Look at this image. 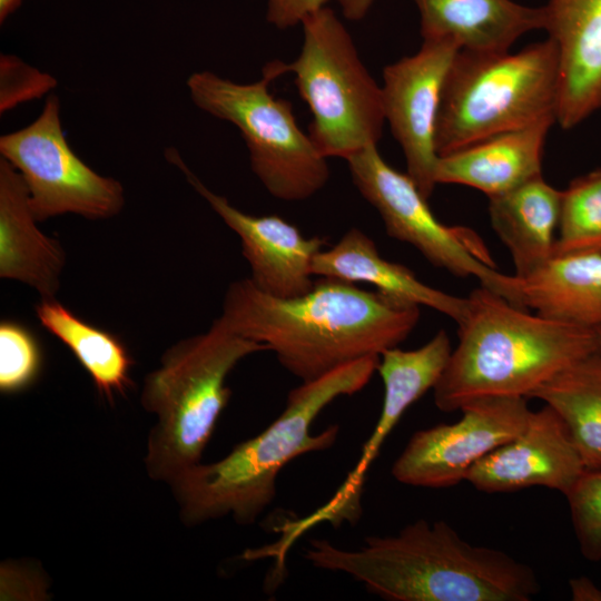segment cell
<instances>
[{
    "label": "cell",
    "instance_id": "cell-1",
    "mask_svg": "<svg viewBox=\"0 0 601 601\" xmlns=\"http://www.w3.org/2000/svg\"><path fill=\"white\" fill-rule=\"evenodd\" d=\"M220 318L274 352L292 375L309 382L396 347L415 328L420 306L328 277L315 280L304 295L279 298L245 278L228 286Z\"/></svg>",
    "mask_w": 601,
    "mask_h": 601
},
{
    "label": "cell",
    "instance_id": "cell-2",
    "mask_svg": "<svg viewBox=\"0 0 601 601\" xmlns=\"http://www.w3.org/2000/svg\"><path fill=\"white\" fill-rule=\"evenodd\" d=\"M304 556L388 601H529L540 591L530 565L471 544L445 521L420 519L397 534L367 536L356 550L314 539Z\"/></svg>",
    "mask_w": 601,
    "mask_h": 601
},
{
    "label": "cell",
    "instance_id": "cell-3",
    "mask_svg": "<svg viewBox=\"0 0 601 601\" xmlns=\"http://www.w3.org/2000/svg\"><path fill=\"white\" fill-rule=\"evenodd\" d=\"M378 362L380 355L366 356L302 382L264 431L235 445L223 459L200 462L176 477L169 486L181 522L196 526L231 516L239 525L253 524L275 500L277 476L290 461L334 445L338 425L314 434V421L337 397L364 388Z\"/></svg>",
    "mask_w": 601,
    "mask_h": 601
},
{
    "label": "cell",
    "instance_id": "cell-4",
    "mask_svg": "<svg viewBox=\"0 0 601 601\" xmlns=\"http://www.w3.org/2000/svg\"><path fill=\"white\" fill-rule=\"evenodd\" d=\"M457 324L459 342L433 388L442 412L491 396L529 398L540 385L597 352L591 327L550 318L483 287Z\"/></svg>",
    "mask_w": 601,
    "mask_h": 601
},
{
    "label": "cell",
    "instance_id": "cell-5",
    "mask_svg": "<svg viewBox=\"0 0 601 601\" xmlns=\"http://www.w3.org/2000/svg\"><path fill=\"white\" fill-rule=\"evenodd\" d=\"M266 346L233 332L216 318L207 332L170 346L144 380L140 402L156 416L144 459L147 475L170 484L201 462L231 391L228 374Z\"/></svg>",
    "mask_w": 601,
    "mask_h": 601
},
{
    "label": "cell",
    "instance_id": "cell-6",
    "mask_svg": "<svg viewBox=\"0 0 601 601\" xmlns=\"http://www.w3.org/2000/svg\"><path fill=\"white\" fill-rule=\"evenodd\" d=\"M558 98V50L550 38L515 53L460 49L442 91L437 154L542 120L556 121Z\"/></svg>",
    "mask_w": 601,
    "mask_h": 601
},
{
    "label": "cell",
    "instance_id": "cell-7",
    "mask_svg": "<svg viewBox=\"0 0 601 601\" xmlns=\"http://www.w3.org/2000/svg\"><path fill=\"white\" fill-rule=\"evenodd\" d=\"M303 45L283 72L294 73L313 120L308 135L326 157L348 159L377 145L385 124L382 88L337 14L325 7L303 22Z\"/></svg>",
    "mask_w": 601,
    "mask_h": 601
},
{
    "label": "cell",
    "instance_id": "cell-8",
    "mask_svg": "<svg viewBox=\"0 0 601 601\" xmlns=\"http://www.w3.org/2000/svg\"><path fill=\"white\" fill-rule=\"evenodd\" d=\"M283 75V61L274 60L252 83L234 82L205 70L191 73L187 88L199 109L240 131L252 170L266 190L277 199L299 201L327 184L329 167L308 132L298 126L292 104L269 91V83Z\"/></svg>",
    "mask_w": 601,
    "mask_h": 601
},
{
    "label": "cell",
    "instance_id": "cell-9",
    "mask_svg": "<svg viewBox=\"0 0 601 601\" xmlns=\"http://www.w3.org/2000/svg\"><path fill=\"white\" fill-rule=\"evenodd\" d=\"M359 194L377 210L386 234L416 248L433 266L480 285L523 308L515 275L496 269L487 249L470 228L441 223L410 175L385 161L377 145L346 159Z\"/></svg>",
    "mask_w": 601,
    "mask_h": 601
},
{
    "label": "cell",
    "instance_id": "cell-10",
    "mask_svg": "<svg viewBox=\"0 0 601 601\" xmlns=\"http://www.w3.org/2000/svg\"><path fill=\"white\" fill-rule=\"evenodd\" d=\"M0 154L21 175L38 223L63 214L106 219L125 205L121 184L92 170L69 146L56 95L35 121L1 136Z\"/></svg>",
    "mask_w": 601,
    "mask_h": 601
},
{
    "label": "cell",
    "instance_id": "cell-11",
    "mask_svg": "<svg viewBox=\"0 0 601 601\" xmlns=\"http://www.w3.org/2000/svg\"><path fill=\"white\" fill-rule=\"evenodd\" d=\"M528 398L491 396L461 407L452 424L415 432L392 466L393 477L406 485L443 489L465 481L472 466L518 436L531 414Z\"/></svg>",
    "mask_w": 601,
    "mask_h": 601
},
{
    "label": "cell",
    "instance_id": "cell-12",
    "mask_svg": "<svg viewBox=\"0 0 601 601\" xmlns=\"http://www.w3.org/2000/svg\"><path fill=\"white\" fill-rule=\"evenodd\" d=\"M459 50L452 41L425 39L416 53L383 70L385 122L403 150L406 173L426 198L437 185V117L444 82Z\"/></svg>",
    "mask_w": 601,
    "mask_h": 601
},
{
    "label": "cell",
    "instance_id": "cell-13",
    "mask_svg": "<svg viewBox=\"0 0 601 601\" xmlns=\"http://www.w3.org/2000/svg\"><path fill=\"white\" fill-rule=\"evenodd\" d=\"M167 158L239 236L243 255L252 270L249 279L259 290L279 298H292L313 288L312 263L326 239L305 237L295 225L277 215L253 216L239 210L227 198L207 188L175 149L167 151Z\"/></svg>",
    "mask_w": 601,
    "mask_h": 601
},
{
    "label": "cell",
    "instance_id": "cell-14",
    "mask_svg": "<svg viewBox=\"0 0 601 601\" xmlns=\"http://www.w3.org/2000/svg\"><path fill=\"white\" fill-rule=\"evenodd\" d=\"M584 470L565 423L545 404L531 411L518 436L476 462L465 481L486 493L544 486L565 496Z\"/></svg>",
    "mask_w": 601,
    "mask_h": 601
},
{
    "label": "cell",
    "instance_id": "cell-15",
    "mask_svg": "<svg viewBox=\"0 0 601 601\" xmlns=\"http://www.w3.org/2000/svg\"><path fill=\"white\" fill-rule=\"evenodd\" d=\"M544 28L556 47V122L571 129L601 109V0H548Z\"/></svg>",
    "mask_w": 601,
    "mask_h": 601
},
{
    "label": "cell",
    "instance_id": "cell-16",
    "mask_svg": "<svg viewBox=\"0 0 601 601\" xmlns=\"http://www.w3.org/2000/svg\"><path fill=\"white\" fill-rule=\"evenodd\" d=\"M27 186L6 159H0V277L53 299L60 286L66 254L59 240L37 226Z\"/></svg>",
    "mask_w": 601,
    "mask_h": 601
},
{
    "label": "cell",
    "instance_id": "cell-17",
    "mask_svg": "<svg viewBox=\"0 0 601 601\" xmlns=\"http://www.w3.org/2000/svg\"><path fill=\"white\" fill-rule=\"evenodd\" d=\"M554 122L542 120L439 156L436 184L469 186L490 198L541 176L544 142Z\"/></svg>",
    "mask_w": 601,
    "mask_h": 601
},
{
    "label": "cell",
    "instance_id": "cell-18",
    "mask_svg": "<svg viewBox=\"0 0 601 601\" xmlns=\"http://www.w3.org/2000/svg\"><path fill=\"white\" fill-rule=\"evenodd\" d=\"M425 39L449 40L460 49L508 51L523 35L544 28L543 7L513 0H413Z\"/></svg>",
    "mask_w": 601,
    "mask_h": 601
},
{
    "label": "cell",
    "instance_id": "cell-19",
    "mask_svg": "<svg viewBox=\"0 0 601 601\" xmlns=\"http://www.w3.org/2000/svg\"><path fill=\"white\" fill-rule=\"evenodd\" d=\"M312 273L352 284H371L378 292L437 311L456 324L462 322L469 309L467 297L431 287L407 267L386 260L372 238L355 227L347 230L334 246L315 255Z\"/></svg>",
    "mask_w": 601,
    "mask_h": 601
},
{
    "label": "cell",
    "instance_id": "cell-20",
    "mask_svg": "<svg viewBox=\"0 0 601 601\" xmlns=\"http://www.w3.org/2000/svg\"><path fill=\"white\" fill-rule=\"evenodd\" d=\"M560 207L561 190L542 175L489 198L491 225L509 249L518 278L531 275L553 257Z\"/></svg>",
    "mask_w": 601,
    "mask_h": 601
},
{
    "label": "cell",
    "instance_id": "cell-21",
    "mask_svg": "<svg viewBox=\"0 0 601 601\" xmlns=\"http://www.w3.org/2000/svg\"><path fill=\"white\" fill-rule=\"evenodd\" d=\"M518 279L523 308L591 328L601 323V253L553 256Z\"/></svg>",
    "mask_w": 601,
    "mask_h": 601
},
{
    "label": "cell",
    "instance_id": "cell-22",
    "mask_svg": "<svg viewBox=\"0 0 601 601\" xmlns=\"http://www.w3.org/2000/svg\"><path fill=\"white\" fill-rule=\"evenodd\" d=\"M36 313L40 324L72 352L104 400L111 404L130 388L134 362L117 336L83 322L55 298L41 299Z\"/></svg>",
    "mask_w": 601,
    "mask_h": 601
},
{
    "label": "cell",
    "instance_id": "cell-23",
    "mask_svg": "<svg viewBox=\"0 0 601 601\" xmlns=\"http://www.w3.org/2000/svg\"><path fill=\"white\" fill-rule=\"evenodd\" d=\"M533 397L561 416L585 469H601V354L570 365L535 388Z\"/></svg>",
    "mask_w": 601,
    "mask_h": 601
},
{
    "label": "cell",
    "instance_id": "cell-24",
    "mask_svg": "<svg viewBox=\"0 0 601 601\" xmlns=\"http://www.w3.org/2000/svg\"><path fill=\"white\" fill-rule=\"evenodd\" d=\"M558 229L553 256L601 253V169L561 190Z\"/></svg>",
    "mask_w": 601,
    "mask_h": 601
},
{
    "label": "cell",
    "instance_id": "cell-25",
    "mask_svg": "<svg viewBox=\"0 0 601 601\" xmlns=\"http://www.w3.org/2000/svg\"><path fill=\"white\" fill-rule=\"evenodd\" d=\"M42 367L40 346L24 326L2 321L0 324V391L16 394L29 388Z\"/></svg>",
    "mask_w": 601,
    "mask_h": 601
},
{
    "label": "cell",
    "instance_id": "cell-26",
    "mask_svg": "<svg viewBox=\"0 0 601 601\" xmlns=\"http://www.w3.org/2000/svg\"><path fill=\"white\" fill-rule=\"evenodd\" d=\"M582 555L601 560V469H585L565 495Z\"/></svg>",
    "mask_w": 601,
    "mask_h": 601
},
{
    "label": "cell",
    "instance_id": "cell-27",
    "mask_svg": "<svg viewBox=\"0 0 601 601\" xmlns=\"http://www.w3.org/2000/svg\"><path fill=\"white\" fill-rule=\"evenodd\" d=\"M1 70V112L29 99L39 98L56 86L48 73L26 65L17 57L2 55Z\"/></svg>",
    "mask_w": 601,
    "mask_h": 601
},
{
    "label": "cell",
    "instance_id": "cell-28",
    "mask_svg": "<svg viewBox=\"0 0 601 601\" xmlns=\"http://www.w3.org/2000/svg\"><path fill=\"white\" fill-rule=\"evenodd\" d=\"M331 0H267V21L278 29H288L327 7Z\"/></svg>",
    "mask_w": 601,
    "mask_h": 601
},
{
    "label": "cell",
    "instance_id": "cell-29",
    "mask_svg": "<svg viewBox=\"0 0 601 601\" xmlns=\"http://www.w3.org/2000/svg\"><path fill=\"white\" fill-rule=\"evenodd\" d=\"M569 585L573 601H601V589L587 577L573 578Z\"/></svg>",
    "mask_w": 601,
    "mask_h": 601
},
{
    "label": "cell",
    "instance_id": "cell-30",
    "mask_svg": "<svg viewBox=\"0 0 601 601\" xmlns=\"http://www.w3.org/2000/svg\"><path fill=\"white\" fill-rule=\"evenodd\" d=\"M343 16L353 21L363 19L373 6L374 0H335Z\"/></svg>",
    "mask_w": 601,
    "mask_h": 601
},
{
    "label": "cell",
    "instance_id": "cell-31",
    "mask_svg": "<svg viewBox=\"0 0 601 601\" xmlns=\"http://www.w3.org/2000/svg\"><path fill=\"white\" fill-rule=\"evenodd\" d=\"M22 3V0H0V21L1 23L13 13Z\"/></svg>",
    "mask_w": 601,
    "mask_h": 601
},
{
    "label": "cell",
    "instance_id": "cell-32",
    "mask_svg": "<svg viewBox=\"0 0 601 601\" xmlns=\"http://www.w3.org/2000/svg\"><path fill=\"white\" fill-rule=\"evenodd\" d=\"M595 341H597V352L601 354V323L593 327Z\"/></svg>",
    "mask_w": 601,
    "mask_h": 601
}]
</instances>
